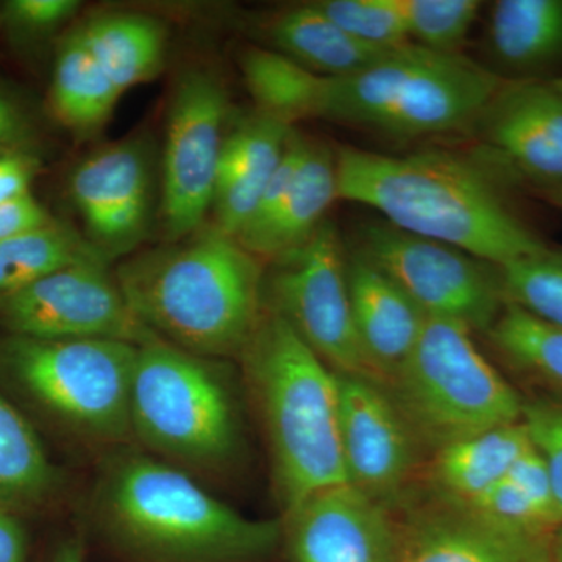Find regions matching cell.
<instances>
[{"label": "cell", "mask_w": 562, "mask_h": 562, "mask_svg": "<svg viewBox=\"0 0 562 562\" xmlns=\"http://www.w3.org/2000/svg\"><path fill=\"white\" fill-rule=\"evenodd\" d=\"M95 63L124 94L157 79L165 69L168 31L139 13H105L74 29Z\"/></svg>", "instance_id": "cell-24"}, {"label": "cell", "mask_w": 562, "mask_h": 562, "mask_svg": "<svg viewBox=\"0 0 562 562\" xmlns=\"http://www.w3.org/2000/svg\"><path fill=\"white\" fill-rule=\"evenodd\" d=\"M294 127L257 110L228 128L217 169L213 225L233 238L241 233L283 160Z\"/></svg>", "instance_id": "cell-18"}, {"label": "cell", "mask_w": 562, "mask_h": 562, "mask_svg": "<svg viewBox=\"0 0 562 562\" xmlns=\"http://www.w3.org/2000/svg\"><path fill=\"white\" fill-rule=\"evenodd\" d=\"M550 543L552 536L502 530L449 506L403 535L398 562H550Z\"/></svg>", "instance_id": "cell-20"}, {"label": "cell", "mask_w": 562, "mask_h": 562, "mask_svg": "<svg viewBox=\"0 0 562 562\" xmlns=\"http://www.w3.org/2000/svg\"><path fill=\"white\" fill-rule=\"evenodd\" d=\"M47 562H85L83 543L77 538L61 542Z\"/></svg>", "instance_id": "cell-39"}, {"label": "cell", "mask_w": 562, "mask_h": 562, "mask_svg": "<svg viewBox=\"0 0 562 562\" xmlns=\"http://www.w3.org/2000/svg\"><path fill=\"white\" fill-rule=\"evenodd\" d=\"M503 83L462 54L409 43L353 76L327 79L319 120L392 140L468 133Z\"/></svg>", "instance_id": "cell-5"}, {"label": "cell", "mask_w": 562, "mask_h": 562, "mask_svg": "<svg viewBox=\"0 0 562 562\" xmlns=\"http://www.w3.org/2000/svg\"><path fill=\"white\" fill-rule=\"evenodd\" d=\"M339 199L379 211L403 232L449 244L491 265L547 249L503 194V181L471 155L336 149Z\"/></svg>", "instance_id": "cell-1"}, {"label": "cell", "mask_w": 562, "mask_h": 562, "mask_svg": "<svg viewBox=\"0 0 562 562\" xmlns=\"http://www.w3.org/2000/svg\"><path fill=\"white\" fill-rule=\"evenodd\" d=\"M68 190L85 238L106 261L131 257L146 241L154 217V168L143 140L92 151L70 172Z\"/></svg>", "instance_id": "cell-14"}, {"label": "cell", "mask_w": 562, "mask_h": 562, "mask_svg": "<svg viewBox=\"0 0 562 562\" xmlns=\"http://www.w3.org/2000/svg\"><path fill=\"white\" fill-rule=\"evenodd\" d=\"M138 346L109 339L0 336V383L70 438L133 442L131 394Z\"/></svg>", "instance_id": "cell-6"}, {"label": "cell", "mask_w": 562, "mask_h": 562, "mask_svg": "<svg viewBox=\"0 0 562 562\" xmlns=\"http://www.w3.org/2000/svg\"><path fill=\"white\" fill-rule=\"evenodd\" d=\"M409 38L439 54H461L480 10L479 0H401Z\"/></svg>", "instance_id": "cell-31"}, {"label": "cell", "mask_w": 562, "mask_h": 562, "mask_svg": "<svg viewBox=\"0 0 562 562\" xmlns=\"http://www.w3.org/2000/svg\"><path fill=\"white\" fill-rule=\"evenodd\" d=\"M239 360L268 438L281 512H291L316 492L349 483L338 373L266 305Z\"/></svg>", "instance_id": "cell-4"}, {"label": "cell", "mask_w": 562, "mask_h": 562, "mask_svg": "<svg viewBox=\"0 0 562 562\" xmlns=\"http://www.w3.org/2000/svg\"><path fill=\"white\" fill-rule=\"evenodd\" d=\"M27 550V531L20 516L0 509V562H25Z\"/></svg>", "instance_id": "cell-38"}, {"label": "cell", "mask_w": 562, "mask_h": 562, "mask_svg": "<svg viewBox=\"0 0 562 562\" xmlns=\"http://www.w3.org/2000/svg\"><path fill=\"white\" fill-rule=\"evenodd\" d=\"M281 539L294 562H398L403 532L390 509L346 483L283 514Z\"/></svg>", "instance_id": "cell-16"}, {"label": "cell", "mask_w": 562, "mask_h": 562, "mask_svg": "<svg viewBox=\"0 0 562 562\" xmlns=\"http://www.w3.org/2000/svg\"><path fill=\"white\" fill-rule=\"evenodd\" d=\"M271 262L265 305L279 313L333 372L382 384L355 327L338 227L325 220L312 238Z\"/></svg>", "instance_id": "cell-9"}, {"label": "cell", "mask_w": 562, "mask_h": 562, "mask_svg": "<svg viewBox=\"0 0 562 562\" xmlns=\"http://www.w3.org/2000/svg\"><path fill=\"white\" fill-rule=\"evenodd\" d=\"M338 383L347 479L390 509L412 476L416 436L382 384L346 375Z\"/></svg>", "instance_id": "cell-17"}, {"label": "cell", "mask_w": 562, "mask_h": 562, "mask_svg": "<svg viewBox=\"0 0 562 562\" xmlns=\"http://www.w3.org/2000/svg\"><path fill=\"white\" fill-rule=\"evenodd\" d=\"M336 199V151L294 131L254 216L236 239L258 260H277L312 238Z\"/></svg>", "instance_id": "cell-15"}, {"label": "cell", "mask_w": 562, "mask_h": 562, "mask_svg": "<svg viewBox=\"0 0 562 562\" xmlns=\"http://www.w3.org/2000/svg\"><path fill=\"white\" fill-rule=\"evenodd\" d=\"M468 133L497 179L562 187V92L549 80H505Z\"/></svg>", "instance_id": "cell-13"}, {"label": "cell", "mask_w": 562, "mask_h": 562, "mask_svg": "<svg viewBox=\"0 0 562 562\" xmlns=\"http://www.w3.org/2000/svg\"><path fill=\"white\" fill-rule=\"evenodd\" d=\"M487 50L503 80H543L562 66V0H498Z\"/></svg>", "instance_id": "cell-21"}, {"label": "cell", "mask_w": 562, "mask_h": 562, "mask_svg": "<svg viewBox=\"0 0 562 562\" xmlns=\"http://www.w3.org/2000/svg\"><path fill=\"white\" fill-rule=\"evenodd\" d=\"M351 38L397 49L412 43L401 0H319L313 2Z\"/></svg>", "instance_id": "cell-32"}, {"label": "cell", "mask_w": 562, "mask_h": 562, "mask_svg": "<svg viewBox=\"0 0 562 562\" xmlns=\"http://www.w3.org/2000/svg\"><path fill=\"white\" fill-rule=\"evenodd\" d=\"M536 192L541 195L543 201L552 203L553 206L562 211V187L549 188V190H539Z\"/></svg>", "instance_id": "cell-41"}, {"label": "cell", "mask_w": 562, "mask_h": 562, "mask_svg": "<svg viewBox=\"0 0 562 562\" xmlns=\"http://www.w3.org/2000/svg\"><path fill=\"white\" fill-rule=\"evenodd\" d=\"M77 0H7L0 3V31L18 49L54 38L80 10Z\"/></svg>", "instance_id": "cell-33"}, {"label": "cell", "mask_w": 562, "mask_h": 562, "mask_svg": "<svg viewBox=\"0 0 562 562\" xmlns=\"http://www.w3.org/2000/svg\"><path fill=\"white\" fill-rule=\"evenodd\" d=\"M228 92L211 68L188 66L173 83L161 162L165 243L188 238L211 213L227 136Z\"/></svg>", "instance_id": "cell-11"}, {"label": "cell", "mask_w": 562, "mask_h": 562, "mask_svg": "<svg viewBox=\"0 0 562 562\" xmlns=\"http://www.w3.org/2000/svg\"><path fill=\"white\" fill-rule=\"evenodd\" d=\"M133 442L181 471L221 472L241 449L238 403L220 360L155 339L138 347Z\"/></svg>", "instance_id": "cell-7"}, {"label": "cell", "mask_w": 562, "mask_h": 562, "mask_svg": "<svg viewBox=\"0 0 562 562\" xmlns=\"http://www.w3.org/2000/svg\"><path fill=\"white\" fill-rule=\"evenodd\" d=\"M262 33L271 44L269 49L325 79L353 76L392 50L351 38L313 2L273 14Z\"/></svg>", "instance_id": "cell-23"}, {"label": "cell", "mask_w": 562, "mask_h": 562, "mask_svg": "<svg viewBox=\"0 0 562 562\" xmlns=\"http://www.w3.org/2000/svg\"><path fill=\"white\" fill-rule=\"evenodd\" d=\"M114 276L151 333L211 360L241 357L265 313L260 260L213 224L124 258Z\"/></svg>", "instance_id": "cell-2"}, {"label": "cell", "mask_w": 562, "mask_h": 562, "mask_svg": "<svg viewBox=\"0 0 562 562\" xmlns=\"http://www.w3.org/2000/svg\"><path fill=\"white\" fill-rule=\"evenodd\" d=\"M35 117L18 92L0 85V150L32 147Z\"/></svg>", "instance_id": "cell-36"}, {"label": "cell", "mask_w": 562, "mask_h": 562, "mask_svg": "<svg viewBox=\"0 0 562 562\" xmlns=\"http://www.w3.org/2000/svg\"><path fill=\"white\" fill-rule=\"evenodd\" d=\"M41 160L32 147L0 150V203L33 194Z\"/></svg>", "instance_id": "cell-35"}, {"label": "cell", "mask_w": 562, "mask_h": 562, "mask_svg": "<svg viewBox=\"0 0 562 562\" xmlns=\"http://www.w3.org/2000/svg\"><path fill=\"white\" fill-rule=\"evenodd\" d=\"M61 475L31 422L0 391V509L38 508L60 490Z\"/></svg>", "instance_id": "cell-26"}, {"label": "cell", "mask_w": 562, "mask_h": 562, "mask_svg": "<svg viewBox=\"0 0 562 562\" xmlns=\"http://www.w3.org/2000/svg\"><path fill=\"white\" fill-rule=\"evenodd\" d=\"M239 66L258 113L288 127L303 120H319L325 77L269 47H247Z\"/></svg>", "instance_id": "cell-27"}, {"label": "cell", "mask_w": 562, "mask_h": 562, "mask_svg": "<svg viewBox=\"0 0 562 562\" xmlns=\"http://www.w3.org/2000/svg\"><path fill=\"white\" fill-rule=\"evenodd\" d=\"M347 283L358 338L386 386L419 341L427 316L386 273L360 255L347 258Z\"/></svg>", "instance_id": "cell-19"}, {"label": "cell", "mask_w": 562, "mask_h": 562, "mask_svg": "<svg viewBox=\"0 0 562 562\" xmlns=\"http://www.w3.org/2000/svg\"><path fill=\"white\" fill-rule=\"evenodd\" d=\"M95 522L136 562H255L281 541V520H255L169 462L120 449L99 472Z\"/></svg>", "instance_id": "cell-3"}, {"label": "cell", "mask_w": 562, "mask_h": 562, "mask_svg": "<svg viewBox=\"0 0 562 562\" xmlns=\"http://www.w3.org/2000/svg\"><path fill=\"white\" fill-rule=\"evenodd\" d=\"M550 562H562V525L552 536V543H550Z\"/></svg>", "instance_id": "cell-40"}, {"label": "cell", "mask_w": 562, "mask_h": 562, "mask_svg": "<svg viewBox=\"0 0 562 562\" xmlns=\"http://www.w3.org/2000/svg\"><path fill=\"white\" fill-rule=\"evenodd\" d=\"M550 83L553 85L554 88H557L558 91L562 92V76L558 77V79L549 80Z\"/></svg>", "instance_id": "cell-42"}, {"label": "cell", "mask_w": 562, "mask_h": 562, "mask_svg": "<svg viewBox=\"0 0 562 562\" xmlns=\"http://www.w3.org/2000/svg\"><path fill=\"white\" fill-rule=\"evenodd\" d=\"M472 333L460 322L427 317L408 360L384 386L416 439L435 450L522 420V397Z\"/></svg>", "instance_id": "cell-8"}, {"label": "cell", "mask_w": 562, "mask_h": 562, "mask_svg": "<svg viewBox=\"0 0 562 562\" xmlns=\"http://www.w3.org/2000/svg\"><path fill=\"white\" fill-rule=\"evenodd\" d=\"M522 422L532 446L547 462L562 520V401L549 397L524 401Z\"/></svg>", "instance_id": "cell-34"}, {"label": "cell", "mask_w": 562, "mask_h": 562, "mask_svg": "<svg viewBox=\"0 0 562 562\" xmlns=\"http://www.w3.org/2000/svg\"><path fill=\"white\" fill-rule=\"evenodd\" d=\"M83 261L106 260L83 235L58 220L0 241V299Z\"/></svg>", "instance_id": "cell-28"}, {"label": "cell", "mask_w": 562, "mask_h": 562, "mask_svg": "<svg viewBox=\"0 0 562 562\" xmlns=\"http://www.w3.org/2000/svg\"><path fill=\"white\" fill-rule=\"evenodd\" d=\"M0 327L36 339H109L138 347L158 339L132 312L106 261L66 266L0 299Z\"/></svg>", "instance_id": "cell-12"}, {"label": "cell", "mask_w": 562, "mask_h": 562, "mask_svg": "<svg viewBox=\"0 0 562 562\" xmlns=\"http://www.w3.org/2000/svg\"><path fill=\"white\" fill-rule=\"evenodd\" d=\"M486 335L513 368L562 391L561 327L506 302Z\"/></svg>", "instance_id": "cell-29"}, {"label": "cell", "mask_w": 562, "mask_h": 562, "mask_svg": "<svg viewBox=\"0 0 562 562\" xmlns=\"http://www.w3.org/2000/svg\"><path fill=\"white\" fill-rule=\"evenodd\" d=\"M355 254L386 273L427 317L486 333L505 308L498 266L386 221L362 225Z\"/></svg>", "instance_id": "cell-10"}, {"label": "cell", "mask_w": 562, "mask_h": 562, "mask_svg": "<svg viewBox=\"0 0 562 562\" xmlns=\"http://www.w3.org/2000/svg\"><path fill=\"white\" fill-rule=\"evenodd\" d=\"M532 447L522 420L469 436L436 450L431 482L447 505L471 508L508 475Z\"/></svg>", "instance_id": "cell-22"}, {"label": "cell", "mask_w": 562, "mask_h": 562, "mask_svg": "<svg viewBox=\"0 0 562 562\" xmlns=\"http://www.w3.org/2000/svg\"><path fill=\"white\" fill-rule=\"evenodd\" d=\"M54 221L55 217L33 194L0 203V241L44 227Z\"/></svg>", "instance_id": "cell-37"}, {"label": "cell", "mask_w": 562, "mask_h": 562, "mask_svg": "<svg viewBox=\"0 0 562 562\" xmlns=\"http://www.w3.org/2000/svg\"><path fill=\"white\" fill-rule=\"evenodd\" d=\"M121 95L76 31L63 36L55 54L49 91L55 120L74 135L90 138L105 127Z\"/></svg>", "instance_id": "cell-25"}, {"label": "cell", "mask_w": 562, "mask_h": 562, "mask_svg": "<svg viewBox=\"0 0 562 562\" xmlns=\"http://www.w3.org/2000/svg\"><path fill=\"white\" fill-rule=\"evenodd\" d=\"M505 301L562 328V254L549 247L501 268Z\"/></svg>", "instance_id": "cell-30"}]
</instances>
